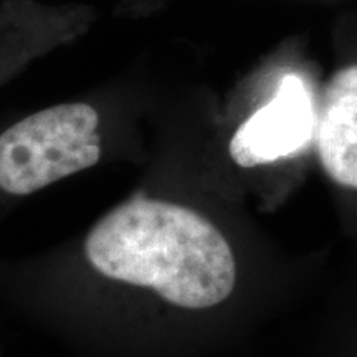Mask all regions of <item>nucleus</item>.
Returning <instances> with one entry per match:
<instances>
[{
    "instance_id": "nucleus-1",
    "label": "nucleus",
    "mask_w": 357,
    "mask_h": 357,
    "mask_svg": "<svg viewBox=\"0 0 357 357\" xmlns=\"http://www.w3.org/2000/svg\"><path fill=\"white\" fill-rule=\"evenodd\" d=\"M84 255L98 273L149 288L171 305L205 310L230 296L235 257L211 220L178 204L136 197L89 230Z\"/></svg>"
},
{
    "instance_id": "nucleus-2",
    "label": "nucleus",
    "mask_w": 357,
    "mask_h": 357,
    "mask_svg": "<svg viewBox=\"0 0 357 357\" xmlns=\"http://www.w3.org/2000/svg\"><path fill=\"white\" fill-rule=\"evenodd\" d=\"M100 116L86 102L58 105L0 134V189L30 195L93 167L101 158Z\"/></svg>"
},
{
    "instance_id": "nucleus-3",
    "label": "nucleus",
    "mask_w": 357,
    "mask_h": 357,
    "mask_svg": "<svg viewBox=\"0 0 357 357\" xmlns=\"http://www.w3.org/2000/svg\"><path fill=\"white\" fill-rule=\"evenodd\" d=\"M314 131L316 113L306 84L296 75H287L273 100L236 129L230 158L242 167L276 162L305 149Z\"/></svg>"
},
{
    "instance_id": "nucleus-4",
    "label": "nucleus",
    "mask_w": 357,
    "mask_h": 357,
    "mask_svg": "<svg viewBox=\"0 0 357 357\" xmlns=\"http://www.w3.org/2000/svg\"><path fill=\"white\" fill-rule=\"evenodd\" d=\"M314 137L329 178L357 190V63L339 68L326 84Z\"/></svg>"
}]
</instances>
